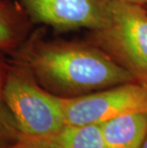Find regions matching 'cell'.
<instances>
[{
  "instance_id": "6da1fadb",
  "label": "cell",
  "mask_w": 147,
  "mask_h": 148,
  "mask_svg": "<svg viewBox=\"0 0 147 148\" xmlns=\"http://www.w3.org/2000/svg\"><path fill=\"white\" fill-rule=\"evenodd\" d=\"M9 56L25 65L38 83L60 97H75L137 81L108 53L79 42L45 41L31 34Z\"/></svg>"
},
{
  "instance_id": "7a4b0ae2",
  "label": "cell",
  "mask_w": 147,
  "mask_h": 148,
  "mask_svg": "<svg viewBox=\"0 0 147 148\" xmlns=\"http://www.w3.org/2000/svg\"><path fill=\"white\" fill-rule=\"evenodd\" d=\"M4 93L20 135L44 136L66 124L61 97L43 88L26 66L11 58Z\"/></svg>"
},
{
  "instance_id": "3957f363",
  "label": "cell",
  "mask_w": 147,
  "mask_h": 148,
  "mask_svg": "<svg viewBox=\"0 0 147 148\" xmlns=\"http://www.w3.org/2000/svg\"><path fill=\"white\" fill-rule=\"evenodd\" d=\"M95 36L112 58L147 84V12L142 5L107 0L105 21Z\"/></svg>"
},
{
  "instance_id": "277c9868",
  "label": "cell",
  "mask_w": 147,
  "mask_h": 148,
  "mask_svg": "<svg viewBox=\"0 0 147 148\" xmlns=\"http://www.w3.org/2000/svg\"><path fill=\"white\" fill-rule=\"evenodd\" d=\"M66 124H101L116 116L147 112V84L135 81L75 97H61Z\"/></svg>"
},
{
  "instance_id": "5b68a950",
  "label": "cell",
  "mask_w": 147,
  "mask_h": 148,
  "mask_svg": "<svg viewBox=\"0 0 147 148\" xmlns=\"http://www.w3.org/2000/svg\"><path fill=\"white\" fill-rule=\"evenodd\" d=\"M33 24H44L64 32L102 27L107 0H17Z\"/></svg>"
},
{
  "instance_id": "8992f818",
  "label": "cell",
  "mask_w": 147,
  "mask_h": 148,
  "mask_svg": "<svg viewBox=\"0 0 147 148\" xmlns=\"http://www.w3.org/2000/svg\"><path fill=\"white\" fill-rule=\"evenodd\" d=\"M12 148H104L101 124H65L58 130L39 137L20 135Z\"/></svg>"
},
{
  "instance_id": "52a82bcc",
  "label": "cell",
  "mask_w": 147,
  "mask_h": 148,
  "mask_svg": "<svg viewBox=\"0 0 147 148\" xmlns=\"http://www.w3.org/2000/svg\"><path fill=\"white\" fill-rule=\"evenodd\" d=\"M104 148H142L147 135V112L130 113L101 123Z\"/></svg>"
},
{
  "instance_id": "ba28073f",
  "label": "cell",
  "mask_w": 147,
  "mask_h": 148,
  "mask_svg": "<svg viewBox=\"0 0 147 148\" xmlns=\"http://www.w3.org/2000/svg\"><path fill=\"white\" fill-rule=\"evenodd\" d=\"M32 26L17 0H0V52L16 51L32 34Z\"/></svg>"
},
{
  "instance_id": "9c48e42d",
  "label": "cell",
  "mask_w": 147,
  "mask_h": 148,
  "mask_svg": "<svg viewBox=\"0 0 147 148\" xmlns=\"http://www.w3.org/2000/svg\"><path fill=\"white\" fill-rule=\"evenodd\" d=\"M9 66L10 56L0 52V148H12L20 136L14 116L5 99L4 91Z\"/></svg>"
},
{
  "instance_id": "30bf717a",
  "label": "cell",
  "mask_w": 147,
  "mask_h": 148,
  "mask_svg": "<svg viewBox=\"0 0 147 148\" xmlns=\"http://www.w3.org/2000/svg\"><path fill=\"white\" fill-rule=\"evenodd\" d=\"M120 1L131 3V4H137V5H143L147 4V0H120Z\"/></svg>"
},
{
  "instance_id": "8fae6325",
  "label": "cell",
  "mask_w": 147,
  "mask_h": 148,
  "mask_svg": "<svg viewBox=\"0 0 147 148\" xmlns=\"http://www.w3.org/2000/svg\"><path fill=\"white\" fill-rule=\"evenodd\" d=\"M142 148H147V135H146V138H145L144 143H143V144H142Z\"/></svg>"
}]
</instances>
